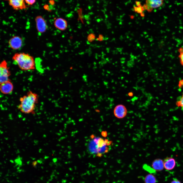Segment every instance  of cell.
Returning a JSON list of instances; mask_svg holds the SVG:
<instances>
[{
    "label": "cell",
    "mask_w": 183,
    "mask_h": 183,
    "mask_svg": "<svg viewBox=\"0 0 183 183\" xmlns=\"http://www.w3.org/2000/svg\"><path fill=\"white\" fill-rule=\"evenodd\" d=\"M152 166L155 171H161L164 168L163 161L160 159H155L152 163Z\"/></svg>",
    "instance_id": "13"
},
{
    "label": "cell",
    "mask_w": 183,
    "mask_h": 183,
    "mask_svg": "<svg viewBox=\"0 0 183 183\" xmlns=\"http://www.w3.org/2000/svg\"><path fill=\"white\" fill-rule=\"evenodd\" d=\"M164 168L167 170H171L175 167L176 162L173 158L168 157L165 158L163 161Z\"/></svg>",
    "instance_id": "12"
},
{
    "label": "cell",
    "mask_w": 183,
    "mask_h": 183,
    "mask_svg": "<svg viewBox=\"0 0 183 183\" xmlns=\"http://www.w3.org/2000/svg\"><path fill=\"white\" fill-rule=\"evenodd\" d=\"M164 0H146L143 6L144 10L150 12L154 9L159 8L164 3Z\"/></svg>",
    "instance_id": "5"
},
{
    "label": "cell",
    "mask_w": 183,
    "mask_h": 183,
    "mask_svg": "<svg viewBox=\"0 0 183 183\" xmlns=\"http://www.w3.org/2000/svg\"><path fill=\"white\" fill-rule=\"evenodd\" d=\"M23 40L20 37L14 36L12 37L8 42L9 45L12 49L18 50L20 49L23 45Z\"/></svg>",
    "instance_id": "7"
},
{
    "label": "cell",
    "mask_w": 183,
    "mask_h": 183,
    "mask_svg": "<svg viewBox=\"0 0 183 183\" xmlns=\"http://www.w3.org/2000/svg\"><path fill=\"white\" fill-rule=\"evenodd\" d=\"M176 104L177 106L181 108L183 112V93L177 98Z\"/></svg>",
    "instance_id": "15"
},
{
    "label": "cell",
    "mask_w": 183,
    "mask_h": 183,
    "mask_svg": "<svg viewBox=\"0 0 183 183\" xmlns=\"http://www.w3.org/2000/svg\"><path fill=\"white\" fill-rule=\"evenodd\" d=\"M0 69V83L10 80L9 78L11 75L10 72L5 60H3L1 63Z\"/></svg>",
    "instance_id": "4"
},
{
    "label": "cell",
    "mask_w": 183,
    "mask_h": 183,
    "mask_svg": "<svg viewBox=\"0 0 183 183\" xmlns=\"http://www.w3.org/2000/svg\"><path fill=\"white\" fill-rule=\"evenodd\" d=\"M143 168L144 170L151 174L154 173L156 171L152 167L146 164H145L143 165Z\"/></svg>",
    "instance_id": "17"
},
{
    "label": "cell",
    "mask_w": 183,
    "mask_h": 183,
    "mask_svg": "<svg viewBox=\"0 0 183 183\" xmlns=\"http://www.w3.org/2000/svg\"><path fill=\"white\" fill-rule=\"evenodd\" d=\"M114 114L117 118L119 119L124 118L126 115L127 110L126 107L121 104L118 105L114 109Z\"/></svg>",
    "instance_id": "8"
},
{
    "label": "cell",
    "mask_w": 183,
    "mask_h": 183,
    "mask_svg": "<svg viewBox=\"0 0 183 183\" xmlns=\"http://www.w3.org/2000/svg\"><path fill=\"white\" fill-rule=\"evenodd\" d=\"M54 25L56 28L61 30H65L67 26L66 20L62 18L56 19L54 22Z\"/></svg>",
    "instance_id": "11"
},
{
    "label": "cell",
    "mask_w": 183,
    "mask_h": 183,
    "mask_svg": "<svg viewBox=\"0 0 183 183\" xmlns=\"http://www.w3.org/2000/svg\"><path fill=\"white\" fill-rule=\"evenodd\" d=\"M170 183H181V182L177 179L174 178L173 179Z\"/></svg>",
    "instance_id": "20"
},
{
    "label": "cell",
    "mask_w": 183,
    "mask_h": 183,
    "mask_svg": "<svg viewBox=\"0 0 183 183\" xmlns=\"http://www.w3.org/2000/svg\"><path fill=\"white\" fill-rule=\"evenodd\" d=\"M24 1L27 4L32 5L35 3L36 0H24Z\"/></svg>",
    "instance_id": "19"
},
{
    "label": "cell",
    "mask_w": 183,
    "mask_h": 183,
    "mask_svg": "<svg viewBox=\"0 0 183 183\" xmlns=\"http://www.w3.org/2000/svg\"><path fill=\"white\" fill-rule=\"evenodd\" d=\"M103 36L101 35H99L98 38H97V40L99 41H102L103 40Z\"/></svg>",
    "instance_id": "21"
},
{
    "label": "cell",
    "mask_w": 183,
    "mask_h": 183,
    "mask_svg": "<svg viewBox=\"0 0 183 183\" xmlns=\"http://www.w3.org/2000/svg\"><path fill=\"white\" fill-rule=\"evenodd\" d=\"M178 57L181 65L183 66V47L179 48L178 50Z\"/></svg>",
    "instance_id": "16"
},
{
    "label": "cell",
    "mask_w": 183,
    "mask_h": 183,
    "mask_svg": "<svg viewBox=\"0 0 183 183\" xmlns=\"http://www.w3.org/2000/svg\"><path fill=\"white\" fill-rule=\"evenodd\" d=\"M36 28L38 33L42 34L46 32L48 29L46 22L41 16H37L35 18Z\"/></svg>",
    "instance_id": "6"
},
{
    "label": "cell",
    "mask_w": 183,
    "mask_h": 183,
    "mask_svg": "<svg viewBox=\"0 0 183 183\" xmlns=\"http://www.w3.org/2000/svg\"><path fill=\"white\" fill-rule=\"evenodd\" d=\"M8 1L9 5L15 10L25 9L27 7L24 0H8Z\"/></svg>",
    "instance_id": "10"
},
{
    "label": "cell",
    "mask_w": 183,
    "mask_h": 183,
    "mask_svg": "<svg viewBox=\"0 0 183 183\" xmlns=\"http://www.w3.org/2000/svg\"><path fill=\"white\" fill-rule=\"evenodd\" d=\"M12 59L22 70H32L35 68L34 58L28 53L24 52L16 53L13 56Z\"/></svg>",
    "instance_id": "3"
},
{
    "label": "cell",
    "mask_w": 183,
    "mask_h": 183,
    "mask_svg": "<svg viewBox=\"0 0 183 183\" xmlns=\"http://www.w3.org/2000/svg\"><path fill=\"white\" fill-rule=\"evenodd\" d=\"M95 39V35L93 33H91L88 36L87 39L90 42L94 41Z\"/></svg>",
    "instance_id": "18"
},
{
    "label": "cell",
    "mask_w": 183,
    "mask_h": 183,
    "mask_svg": "<svg viewBox=\"0 0 183 183\" xmlns=\"http://www.w3.org/2000/svg\"><path fill=\"white\" fill-rule=\"evenodd\" d=\"M38 95L30 90L26 95L20 97V103L18 108L22 113L29 114L34 112L36 106L38 102Z\"/></svg>",
    "instance_id": "1"
},
{
    "label": "cell",
    "mask_w": 183,
    "mask_h": 183,
    "mask_svg": "<svg viewBox=\"0 0 183 183\" xmlns=\"http://www.w3.org/2000/svg\"><path fill=\"white\" fill-rule=\"evenodd\" d=\"M1 92L4 94H8L12 93L13 86L10 80L0 83Z\"/></svg>",
    "instance_id": "9"
},
{
    "label": "cell",
    "mask_w": 183,
    "mask_h": 183,
    "mask_svg": "<svg viewBox=\"0 0 183 183\" xmlns=\"http://www.w3.org/2000/svg\"><path fill=\"white\" fill-rule=\"evenodd\" d=\"M145 183H156L157 179L155 176L150 173L146 175L144 179Z\"/></svg>",
    "instance_id": "14"
},
{
    "label": "cell",
    "mask_w": 183,
    "mask_h": 183,
    "mask_svg": "<svg viewBox=\"0 0 183 183\" xmlns=\"http://www.w3.org/2000/svg\"><path fill=\"white\" fill-rule=\"evenodd\" d=\"M107 140L99 137H95L88 142L87 149L90 154L100 156L108 151V147Z\"/></svg>",
    "instance_id": "2"
}]
</instances>
